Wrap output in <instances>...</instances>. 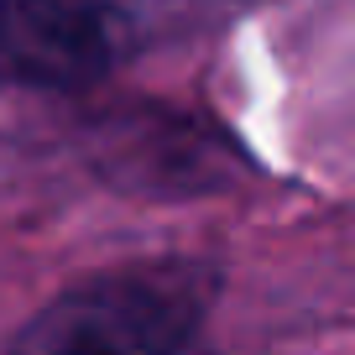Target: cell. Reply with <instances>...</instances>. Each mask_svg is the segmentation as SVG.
<instances>
[{
  "mask_svg": "<svg viewBox=\"0 0 355 355\" xmlns=\"http://www.w3.org/2000/svg\"><path fill=\"white\" fill-rule=\"evenodd\" d=\"M214 272L193 261L121 266L37 309L0 355H214Z\"/></svg>",
  "mask_w": 355,
  "mask_h": 355,
  "instance_id": "cell-1",
  "label": "cell"
},
{
  "mask_svg": "<svg viewBox=\"0 0 355 355\" xmlns=\"http://www.w3.org/2000/svg\"><path fill=\"white\" fill-rule=\"evenodd\" d=\"M152 42L141 0H0V73L89 89Z\"/></svg>",
  "mask_w": 355,
  "mask_h": 355,
  "instance_id": "cell-2",
  "label": "cell"
},
{
  "mask_svg": "<svg viewBox=\"0 0 355 355\" xmlns=\"http://www.w3.org/2000/svg\"><path fill=\"white\" fill-rule=\"evenodd\" d=\"M241 6H251V0H141L152 37H157V26H199L225 11H241Z\"/></svg>",
  "mask_w": 355,
  "mask_h": 355,
  "instance_id": "cell-3",
  "label": "cell"
}]
</instances>
